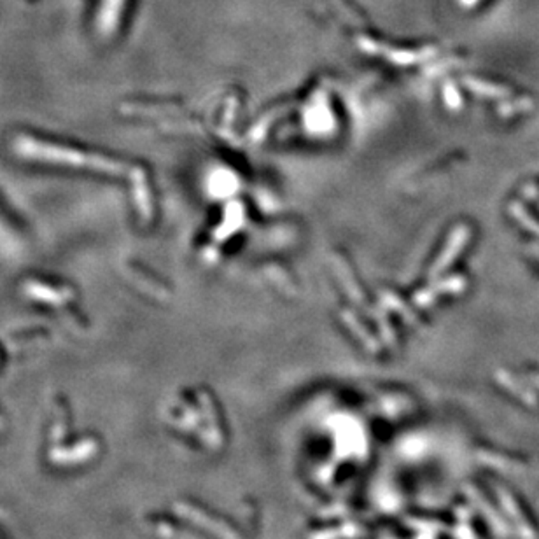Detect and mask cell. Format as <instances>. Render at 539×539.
Returning a JSON list of instances; mask_svg holds the SVG:
<instances>
[{
    "label": "cell",
    "instance_id": "6da1fadb",
    "mask_svg": "<svg viewBox=\"0 0 539 539\" xmlns=\"http://www.w3.org/2000/svg\"><path fill=\"white\" fill-rule=\"evenodd\" d=\"M533 380H534V383L539 387V376H533Z\"/></svg>",
    "mask_w": 539,
    "mask_h": 539
}]
</instances>
